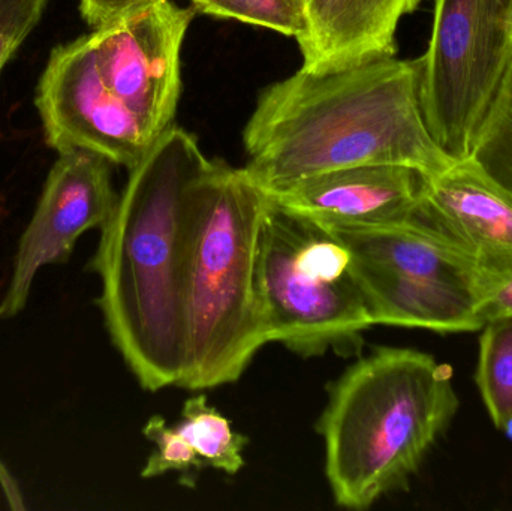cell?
Returning a JSON list of instances; mask_svg holds the SVG:
<instances>
[{
	"label": "cell",
	"mask_w": 512,
	"mask_h": 511,
	"mask_svg": "<svg viewBox=\"0 0 512 511\" xmlns=\"http://www.w3.org/2000/svg\"><path fill=\"white\" fill-rule=\"evenodd\" d=\"M471 158L512 197V59L475 138Z\"/></svg>",
	"instance_id": "obj_16"
},
{
	"label": "cell",
	"mask_w": 512,
	"mask_h": 511,
	"mask_svg": "<svg viewBox=\"0 0 512 511\" xmlns=\"http://www.w3.org/2000/svg\"><path fill=\"white\" fill-rule=\"evenodd\" d=\"M143 434L156 446L141 471L143 479H155L167 473L192 474L204 468L188 440L176 425H168L164 417L153 416L144 425Z\"/></svg>",
	"instance_id": "obj_18"
},
{
	"label": "cell",
	"mask_w": 512,
	"mask_h": 511,
	"mask_svg": "<svg viewBox=\"0 0 512 511\" xmlns=\"http://www.w3.org/2000/svg\"><path fill=\"white\" fill-rule=\"evenodd\" d=\"M198 12L242 21L297 39L304 29L303 0H189Z\"/></svg>",
	"instance_id": "obj_17"
},
{
	"label": "cell",
	"mask_w": 512,
	"mask_h": 511,
	"mask_svg": "<svg viewBox=\"0 0 512 511\" xmlns=\"http://www.w3.org/2000/svg\"><path fill=\"white\" fill-rule=\"evenodd\" d=\"M256 288L267 344L303 357L360 354L373 324L355 255L321 225L270 200L259 237Z\"/></svg>",
	"instance_id": "obj_5"
},
{
	"label": "cell",
	"mask_w": 512,
	"mask_h": 511,
	"mask_svg": "<svg viewBox=\"0 0 512 511\" xmlns=\"http://www.w3.org/2000/svg\"><path fill=\"white\" fill-rule=\"evenodd\" d=\"M0 491H2L6 503H8L12 510L24 509L23 494H21L17 482L12 477L11 471L6 468L2 458H0Z\"/></svg>",
	"instance_id": "obj_22"
},
{
	"label": "cell",
	"mask_w": 512,
	"mask_h": 511,
	"mask_svg": "<svg viewBox=\"0 0 512 511\" xmlns=\"http://www.w3.org/2000/svg\"><path fill=\"white\" fill-rule=\"evenodd\" d=\"M423 174L402 165H360L307 177L267 192L285 212L325 228L403 224L420 200Z\"/></svg>",
	"instance_id": "obj_11"
},
{
	"label": "cell",
	"mask_w": 512,
	"mask_h": 511,
	"mask_svg": "<svg viewBox=\"0 0 512 511\" xmlns=\"http://www.w3.org/2000/svg\"><path fill=\"white\" fill-rule=\"evenodd\" d=\"M197 12L161 0L86 35L102 80L153 140L173 126L182 93L180 53Z\"/></svg>",
	"instance_id": "obj_8"
},
{
	"label": "cell",
	"mask_w": 512,
	"mask_h": 511,
	"mask_svg": "<svg viewBox=\"0 0 512 511\" xmlns=\"http://www.w3.org/2000/svg\"><path fill=\"white\" fill-rule=\"evenodd\" d=\"M412 219L469 255L480 269L512 260V197L469 156L423 176Z\"/></svg>",
	"instance_id": "obj_12"
},
{
	"label": "cell",
	"mask_w": 512,
	"mask_h": 511,
	"mask_svg": "<svg viewBox=\"0 0 512 511\" xmlns=\"http://www.w3.org/2000/svg\"><path fill=\"white\" fill-rule=\"evenodd\" d=\"M36 107L48 146L84 149L132 170L156 140L105 86L86 36L54 48L39 81Z\"/></svg>",
	"instance_id": "obj_10"
},
{
	"label": "cell",
	"mask_w": 512,
	"mask_h": 511,
	"mask_svg": "<svg viewBox=\"0 0 512 511\" xmlns=\"http://www.w3.org/2000/svg\"><path fill=\"white\" fill-rule=\"evenodd\" d=\"M156 2L161 0H80V11L86 23L98 29Z\"/></svg>",
	"instance_id": "obj_21"
},
{
	"label": "cell",
	"mask_w": 512,
	"mask_h": 511,
	"mask_svg": "<svg viewBox=\"0 0 512 511\" xmlns=\"http://www.w3.org/2000/svg\"><path fill=\"white\" fill-rule=\"evenodd\" d=\"M426 0H303L304 29L295 41L301 69L313 74L342 71L394 57L397 29Z\"/></svg>",
	"instance_id": "obj_13"
},
{
	"label": "cell",
	"mask_w": 512,
	"mask_h": 511,
	"mask_svg": "<svg viewBox=\"0 0 512 511\" xmlns=\"http://www.w3.org/2000/svg\"><path fill=\"white\" fill-rule=\"evenodd\" d=\"M481 323L512 317V260L499 266L480 269Z\"/></svg>",
	"instance_id": "obj_20"
},
{
	"label": "cell",
	"mask_w": 512,
	"mask_h": 511,
	"mask_svg": "<svg viewBox=\"0 0 512 511\" xmlns=\"http://www.w3.org/2000/svg\"><path fill=\"white\" fill-rule=\"evenodd\" d=\"M322 227V225H321ZM355 255L373 324L448 333L483 329L480 267L415 219L378 228H327Z\"/></svg>",
	"instance_id": "obj_6"
},
{
	"label": "cell",
	"mask_w": 512,
	"mask_h": 511,
	"mask_svg": "<svg viewBox=\"0 0 512 511\" xmlns=\"http://www.w3.org/2000/svg\"><path fill=\"white\" fill-rule=\"evenodd\" d=\"M48 0H0V71L41 20Z\"/></svg>",
	"instance_id": "obj_19"
},
{
	"label": "cell",
	"mask_w": 512,
	"mask_h": 511,
	"mask_svg": "<svg viewBox=\"0 0 512 511\" xmlns=\"http://www.w3.org/2000/svg\"><path fill=\"white\" fill-rule=\"evenodd\" d=\"M111 165L90 150L59 152L21 234L11 279L0 300V320L17 317L26 308L42 267L66 263L80 236L93 228L102 230L110 221L119 201Z\"/></svg>",
	"instance_id": "obj_9"
},
{
	"label": "cell",
	"mask_w": 512,
	"mask_h": 511,
	"mask_svg": "<svg viewBox=\"0 0 512 511\" xmlns=\"http://www.w3.org/2000/svg\"><path fill=\"white\" fill-rule=\"evenodd\" d=\"M243 144V170L265 192L360 165H402L432 177L457 162L427 128L418 59L396 56L327 74L300 68L270 84Z\"/></svg>",
	"instance_id": "obj_2"
},
{
	"label": "cell",
	"mask_w": 512,
	"mask_h": 511,
	"mask_svg": "<svg viewBox=\"0 0 512 511\" xmlns=\"http://www.w3.org/2000/svg\"><path fill=\"white\" fill-rule=\"evenodd\" d=\"M460 408L450 365L412 348H376L331 387L318 423L337 506L367 510L408 489Z\"/></svg>",
	"instance_id": "obj_3"
},
{
	"label": "cell",
	"mask_w": 512,
	"mask_h": 511,
	"mask_svg": "<svg viewBox=\"0 0 512 511\" xmlns=\"http://www.w3.org/2000/svg\"><path fill=\"white\" fill-rule=\"evenodd\" d=\"M480 332L475 383L495 428L508 431L512 426V317L489 321Z\"/></svg>",
	"instance_id": "obj_15"
},
{
	"label": "cell",
	"mask_w": 512,
	"mask_h": 511,
	"mask_svg": "<svg viewBox=\"0 0 512 511\" xmlns=\"http://www.w3.org/2000/svg\"><path fill=\"white\" fill-rule=\"evenodd\" d=\"M268 207L243 168L210 161L195 192L186 264L183 389L236 383L267 344L256 261Z\"/></svg>",
	"instance_id": "obj_4"
},
{
	"label": "cell",
	"mask_w": 512,
	"mask_h": 511,
	"mask_svg": "<svg viewBox=\"0 0 512 511\" xmlns=\"http://www.w3.org/2000/svg\"><path fill=\"white\" fill-rule=\"evenodd\" d=\"M512 59V0H435L420 65V101L433 140L469 158Z\"/></svg>",
	"instance_id": "obj_7"
},
{
	"label": "cell",
	"mask_w": 512,
	"mask_h": 511,
	"mask_svg": "<svg viewBox=\"0 0 512 511\" xmlns=\"http://www.w3.org/2000/svg\"><path fill=\"white\" fill-rule=\"evenodd\" d=\"M204 467L215 468L234 476L245 467L243 450L248 438L237 434L230 420L210 405L204 393L192 396L183 405L176 423Z\"/></svg>",
	"instance_id": "obj_14"
},
{
	"label": "cell",
	"mask_w": 512,
	"mask_h": 511,
	"mask_svg": "<svg viewBox=\"0 0 512 511\" xmlns=\"http://www.w3.org/2000/svg\"><path fill=\"white\" fill-rule=\"evenodd\" d=\"M210 159L197 138L170 126L119 194L90 269L116 350L149 392L179 387L185 371V279L195 192Z\"/></svg>",
	"instance_id": "obj_1"
}]
</instances>
